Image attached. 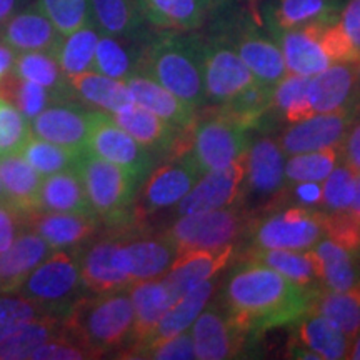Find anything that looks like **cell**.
I'll return each mask as SVG.
<instances>
[{
  "instance_id": "cell-1",
  "label": "cell",
  "mask_w": 360,
  "mask_h": 360,
  "mask_svg": "<svg viewBox=\"0 0 360 360\" xmlns=\"http://www.w3.org/2000/svg\"><path fill=\"white\" fill-rule=\"evenodd\" d=\"M321 287H304L267 265L240 260L220 290L219 300L252 335L292 326L312 309Z\"/></svg>"
},
{
  "instance_id": "cell-2",
  "label": "cell",
  "mask_w": 360,
  "mask_h": 360,
  "mask_svg": "<svg viewBox=\"0 0 360 360\" xmlns=\"http://www.w3.org/2000/svg\"><path fill=\"white\" fill-rule=\"evenodd\" d=\"M135 74L155 80L195 110L205 107L202 35L162 30L139 53Z\"/></svg>"
},
{
  "instance_id": "cell-3",
  "label": "cell",
  "mask_w": 360,
  "mask_h": 360,
  "mask_svg": "<svg viewBox=\"0 0 360 360\" xmlns=\"http://www.w3.org/2000/svg\"><path fill=\"white\" fill-rule=\"evenodd\" d=\"M64 334L94 357L120 354L132 344L134 307L129 289L112 294L82 295L67 310Z\"/></svg>"
},
{
  "instance_id": "cell-4",
  "label": "cell",
  "mask_w": 360,
  "mask_h": 360,
  "mask_svg": "<svg viewBox=\"0 0 360 360\" xmlns=\"http://www.w3.org/2000/svg\"><path fill=\"white\" fill-rule=\"evenodd\" d=\"M89 202L97 217L109 225H122L132 215L135 195L142 180L130 170L84 150L75 164Z\"/></svg>"
},
{
  "instance_id": "cell-5",
  "label": "cell",
  "mask_w": 360,
  "mask_h": 360,
  "mask_svg": "<svg viewBox=\"0 0 360 360\" xmlns=\"http://www.w3.org/2000/svg\"><path fill=\"white\" fill-rule=\"evenodd\" d=\"M80 247L57 249L35 267L17 294L65 317L67 310L85 294L80 277Z\"/></svg>"
},
{
  "instance_id": "cell-6",
  "label": "cell",
  "mask_w": 360,
  "mask_h": 360,
  "mask_svg": "<svg viewBox=\"0 0 360 360\" xmlns=\"http://www.w3.org/2000/svg\"><path fill=\"white\" fill-rule=\"evenodd\" d=\"M323 215L321 209L295 205L270 212L262 219H250L244 232L249 249H314L326 237Z\"/></svg>"
},
{
  "instance_id": "cell-7",
  "label": "cell",
  "mask_w": 360,
  "mask_h": 360,
  "mask_svg": "<svg viewBox=\"0 0 360 360\" xmlns=\"http://www.w3.org/2000/svg\"><path fill=\"white\" fill-rule=\"evenodd\" d=\"M202 64L205 105L210 109H224L259 82L217 27L202 37Z\"/></svg>"
},
{
  "instance_id": "cell-8",
  "label": "cell",
  "mask_w": 360,
  "mask_h": 360,
  "mask_svg": "<svg viewBox=\"0 0 360 360\" xmlns=\"http://www.w3.org/2000/svg\"><path fill=\"white\" fill-rule=\"evenodd\" d=\"M250 217L242 207L205 210L188 215H180L169 231L162 233L177 252L220 249L236 245V240L244 236Z\"/></svg>"
},
{
  "instance_id": "cell-9",
  "label": "cell",
  "mask_w": 360,
  "mask_h": 360,
  "mask_svg": "<svg viewBox=\"0 0 360 360\" xmlns=\"http://www.w3.org/2000/svg\"><path fill=\"white\" fill-rule=\"evenodd\" d=\"M217 29L227 37L247 69L260 84L274 87L278 80L285 77L287 67L277 42L250 15L238 13L232 15V19L229 17L225 22L217 24Z\"/></svg>"
},
{
  "instance_id": "cell-10",
  "label": "cell",
  "mask_w": 360,
  "mask_h": 360,
  "mask_svg": "<svg viewBox=\"0 0 360 360\" xmlns=\"http://www.w3.org/2000/svg\"><path fill=\"white\" fill-rule=\"evenodd\" d=\"M188 330L192 335L195 359L199 360L245 357L259 339L245 330L219 299L217 302L210 300L205 305Z\"/></svg>"
},
{
  "instance_id": "cell-11",
  "label": "cell",
  "mask_w": 360,
  "mask_h": 360,
  "mask_svg": "<svg viewBox=\"0 0 360 360\" xmlns=\"http://www.w3.org/2000/svg\"><path fill=\"white\" fill-rule=\"evenodd\" d=\"M200 170L191 152H179L150 170L134 200L132 219L143 220L179 204L200 177Z\"/></svg>"
},
{
  "instance_id": "cell-12",
  "label": "cell",
  "mask_w": 360,
  "mask_h": 360,
  "mask_svg": "<svg viewBox=\"0 0 360 360\" xmlns=\"http://www.w3.org/2000/svg\"><path fill=\"white\" fill-rule=\"evenodd\" d=\"M247 132L249 129L212 110L202 120L197 119L188 152L200 174L224 169L244 157L250 147Z\"/></svg>"
},
{
  "instance_id": "cell-13",
  "label": "cell",
  "mask_w": 360,
  "mask_h": 360,
  "mask_svg": "<svg viewBox=\"0 0 360 360\" xmlns=\"http://www.w3.org/2000/svg\"><path fill=\"white\" fill-rule=\"evenodd\" d=\"M85 150L130 170L142 182L155 164L154 152L139 143L112 119L110 114L102 110H90V130Z\"/></svg>"
},
{
  "instance_id": "cell-14",
  "label": "cell",
  "mask_w": 360,
  "mask_h": 360,
  "mask_svg": "<svg viewBox=\"0 0 360 360\" xmlns=\"http://www.w3.org/2000/svg\"><path fill=\"white\" fill-rule=\"evenodd\" d=\"M245 159L247 154L227 167L202 174L187 195L175 205L179 217L236 205L245 191Z\"/></svg>"
},
{
  "instance_id": "cell-15",
  "label": "cell",
  "mask_w": 360,
  "mask_h": 360,
  "mask_svg": "<svg viewBox=\"0 0 360 360\" xmlns=\"http://www.w3.org/2000/svg\"><path fill=\"white\" fill-rule=\"evenodd\" d=\"M80 277L87 294H112L132 285L122 238H103L80 252Z\"/></svg>"
},
{
  "instance_id": "cell-16",
  "label": "cell",
  "mask_w": 360,
  "mask_h": 360,
  "mask_svg": "<svg viewBox=\"0 0 360 360\" xmlns=\"http://www.w3.org/2000/svg\"><path fill=\"white\" fill-rule=\"evenodd\" d=\"M360 115V110L314 114L300 122L290 124L283 130L278 146L285 155L322 150L327 147H340L350 125Z\"/></svg>"
},
{
  "instance_id": "cell-17",
  "label": "cell",
  "mask_w": 360,
  "mask_h": 360,
  "mask_svg": "<svg viewBox=\"0 0 360 360\" xmlns=\"http://www.w3.org/2000/svg\"><path fill=\"white\" fill-rule=\"evenodd\" d=\"M217 287L219 281L217 276H215L209 278V281H205L204 283H200V285H197L195 289L187 292L184 297H180L179 300H175L172 304V307L162 315L159 323H157L152 334L146 340L125 349L124 352H120L119 357L139 359L147 349L154 347V345L170 339V337L188 330L192 327V323L195 322V319L199 317V314L205 309V305L212 300Z\"/></svg>"
},
{
  "instance_id": "cell-18",
  "label": "cell",
  "mask_w": 360,
  "mask_h": 360,
  "mask_svg": "<svg viewBox=\"0 0 360 360\" xmlns=\"http://www.w3.org/2000/svg\"><path fill=\"white\" fill-rule=\"evenodd\" d=\"M233 255H236L233 244L220 249L180 252L172 267L160 277V281L175 302L197 285L222 272L231 264Z\"/></svg>"
},
{
  "instance_id": "cell-19",
  "label": "cell",
  "mask_w": 360,
  "mask_h": 360,
  "mask_svg": "<svg viewBox=\"0 0 360 360\" xmlns=\"http://www.w3.org/2000/svg\"><path fill=\"white\" fill-rule=\"evenodd\" d=\"M112 119L129 132L139 143L150 148L154 154L162 152H186L191 147L192 130H180L169 124L167 120L160 119L159 115L152 114L150 110L132 103L127 109L110 114Z\"/></svg>"
},
{
  "instance_id": "cell-20",
  "label": "cell",
  "mask_w": 360,
  "mask_h": 360,
  "mask_svg": "<svg viewBox=\"0 0 360 360\" xmlns=\"http://www.w3.org/2000/svg\"><path fill=\"white\" fill-rule=\"evenodd\" d=\"M314 114L360 110V84L355 62H337L310 77Z\"/></svg>"
},
{
  "instance_id": "cell-21",
  "label": "cell",
  "mask_w": 360,
  "mask_h": 360,
  "mask_svg": "<svg viewBox=\"0 0 360 360\" xmlns=\"http://www.w3.org/2000/svg\"><path fill=\"white\" fill-rule=\"evenodd\" d=\"M322 25H307L302 29L269 30L270 37L281 49L287 72L312 77L334 64L322 42Z\"/></svg>"
},
{
  "instance_id": "cell-22",
  "label": "cell",
  "mask_w": 360,
  "mask_h": 360,
  "mask_svg": "<svg viewBox=\"0 0 360 360\" xmlns=\"http://www.w3.org/2000/svg\"><path fill=\"white\" fill-rule=\"evenodd\" d=\"M245 188L257 199H274L287 188L285 154L270 137L252 142L247 150Z\"/></svg>"
},
{
  "instance_id": "cell-23",
  "label": "cell",
  "mask_w": 360,
  "mask_h": 360,
  "mask_svg": "<svg viewBox=\"0 0 360 360\" xmlns=\"http://www.w3.org/2000/svg\"><path fill=\"white\" fill-rule=\"evenodd\" d=\"M347 0H269L262 7L265 30L335 24Z\"/></svg>"
},
{
  "instance_id": "cell-24",
  "label": "cell",
  "mask_w": 360,
  "mask_h": 360,
  "mask_svg": "<svg viewBox=\"0 0 360 360\" xmlns=\"http://www.w3.org/2000/svg\"><path fill=\"white\" fill-rule=\"evenodd\" d=\"M32 120V134L35 137L75 152H84L87 148L90 110L67 103L44 109Z\"/></svg>"
},
{
  "instance_id": "cell-25",
  "label": "cell",
  "mask_w": 360,
  "mask_h": 360,
  "mask_svg": "<svg viewBox=\"0 0 360 360\" xmlns=\"http://www.w3.org/2000/svg\"><path fill=\"white\" fill-rule=\"evenodd\" d=\"M98 222L101 219L96 215L42 212V210H37L25 217L27 227L37 232L53 250L82 247L89 238L96 236Z\"/></svg>"
},
{
  "instance_id": "cell-26",
  "label": "cell",
  "mask_w": 360,
  "mask_h": 360,
  "mask_svg": "<svg viewBox=\"0 0 360 360\" xmlns=\"http://www.w3.org/2000/svg\"><path fill=\"white\" fill-rule=\"evenodd\" d=\"M53 249L37 232L22 231L0 254V294H17L29 274Z\"/></svg>"
},
{
  "instance_id": "cell-27",
  "label": "cell",
  "mask_w": 360,
  "mask_h": 360,
  "mask_svg": "<svg viewBox=\"0 0 360 360\" xmlns=\"http://www.w3.org/2000/svg\"><path fill=\"white\" fill-rule=\"evenodd\" d=\"M125 84L132 94L134 103L150 110L152 114L159 115L160 119L167 120L169 124L180 130L188 132L193 129L197 122V110L157 84L155 80L148 79L146 75L134 74L125 80Z\"/></svg>"
},
{
  "instance_id": "cell-28",
  "label": "cell",
  "mask_w": 360,
  "mask_h": 360,
  "mask_svg": "<svg viewBox=\"0 0 360 360\" xmlns=\"http://www.w3.org/2000/svg\"><path fill=\"white\" fill-rule=\"evenodd\" d=\"M315 267L321 287L332 292H345L360 283V254L349 250L328 237L314 245Z\"/></svg>"
},
{
  "instance_id": "cell-29",
  "label": "cell",
  "mask_w": 360,
  "mask_h": 360,
  "mask_svg": "<svg viewBox=\"0 0 360 360\" xmlns=\"http://www.w3.org/2000/svg\"><path fill=\"white\" fill-rule=\"evenodd\" d=\"M143 20L159 30L192 32L214 8L212 0H137Z\"/></svg>"
},
{
  "instance_id": "cell-30",
  "label": "cell",
  "mask_w": 360,
  "mask_h": 360,
  "mask_svg": "<svg viewBox=\"0 0 360 360\" xmlns=\"http://www.w3.org/2000/svg\"><path fill=\"white\" fill-rule=\"evenodd\" d=\"M6 42L12 49L24 52H45L56 57L64 35L53 27L39 7L30 8L8 20Z\"/></svg>"
},
{
  "instance_id": "cell-31",
  "label": "cell",
  "mask_w": 360,
  "mask_h": 360,
  "mask_svg": "<svg viewBox=\"0 0 360 360\" xmlns=\"http://www.w3.org/2000/svg\"><path fill=\"white\" fill-rule=\"evenodd\" d=\"M39 210L96 215L90 205L84 182L75 167L42 179L39 192Z\"/></svg>"
},
{
  "instance_id": "cell-32",
  "label": "cell",
  "mask_w": 360,
  "mask_h": 360,
  "mask_svg": "<svg viewBox=\"0 0 360 360\" xmlns=\"http://www.w3.org/2000/svg\"><path fill=\"white\" fill-rule=\"evenodd\" d=\"M129 295L134 307V337L132 344L129 345L132 347L152 334L162 315L172 307L174 300L160 278L132 283L129 287Z\"/></svg>"
},
{
  "instance_id": "cell-33",
  "label": "cell",
  "mask_w": 360,
  "mask_h": 360,
  "mask_svg": "<svg viewBox=\"0 0 360 360\" xmlns=\"http://www.w3.org/2000/svg\"><path fill=\"white\" fill-rule=\"evenodd\" d=\"M124 254L132 282L160 278L172 267L179 252L164 236L124 240Z\"/></svg>"
},
{
  "instance_id": "cell-34",
  "label": "cell",
  "mask_w": 360,
  "mask_h": 360,
  "mask_svg": "<svg viewBox=\"0 0 360 360\" xmlns=\"http://www.w3.org/2000/svg\"><path fill=\"white\" fill-rule=\"evenodd\" d=\"M290 327L292 337L317 354L321 360L347 359L349 337L321 314L309 310Z\"/></svg>"
},
{
  "instance_id": "cell-35",
  "label": "cell",
  "mask_w": 360,
  "mask_h": 360,
  "mask_svg": "<svg viewBox=\"0 0 360 360\" xmlns=\"http://www.w3.org/2000/svg\"><path fill=\"white\" fill-rule=\"evenodd\" d=\"M67 82H69L72 92L77 94L84 102L98 107L107 114H115L134 103L132 94H130L125 80L110 79L96 70L70 75L67 77Z\"/></svg>"
},
{
  "instance_id": "cell-36",
  "label": "cell",
  "mask_w": 360,
  "mask_h": 360,
  "mask_svg": "<svg viewBox=\"0 0 360 360\" xmlns=\"http://www.w3.org/2000/svg\"><path fill=\"white\" fill-rule=\"evenodd\" d=\"M42 175L27 164L20 154L0 159V182L6 191L8 204L29 215L39 210V192Z\"/></svg>"
},
{
  "instance_id": "cell-37",
  "label": "cell",
  "mask_w": 360,
  "mask_h": 360,
  "mask_svg": "<svg viewBox=\"0 0 360 360\" xmlns=\"http://www.w3.org/2000/svg\"><path fill=\"white\" fill-rule=\"evenodd\" d=\"M90 13L98 30L115 39H139L147 24L137 0H90Z\"/></svg>"
},
{
  "instance_id": "cell-38",
  "label": "cell",
  "mask_w": 360,
  "mask_h": 360,
  "mask_svg": "<svg viewBox=\"0 0 360 360\" xmlns=\"http://www.w3.org/2000/svg\"><path fill=\"white\" fill-rule=\"evenodd\" d=\"M64 319L57 315H44L25 322L0 342V360H25L45 342L64 334Z\"/></svg>"
},
{
  "instance_id": "cell-39",
  "label": "cell",
  "mask_w": 360,
  "mask_h": 360,
  "mask_svg": "<svg viewBox=\"0 0 360 360\" xmlns=\"http://www.w3.org/2000/svg\"><path fill=\"white\" fill-rule=\"evenodd\" d=\"M244 259L260 262L283 277L290 278L304 287H321L317 278V267L312 249L285 250V249H247Z\"/></svg>"
},
{
  "instance_id": "cell-40",
  "label": "cell",
  "mask_w": 360,
  "mask_h": 360,
  "mask_svg": "<svg viewBox=\"0 0 360 360\" xmlns=\"http://www.w3.org/2000/svg\"><path fill=\"white\" fill-rule=\"evenodd\" d=\"M310 310L330 321L350 340L360 328V283L345 292H332L321 287Z\"/></svg>"
},
{
  "instance_id": "cell-41",
  "label": "cell",
  "mask_w": 360,
  "mask_h": 360,
  "mask_svg": "<svg viewBox=\"0 0 360 360\" xmlns=\"http://www.w3.org/2000/svg\"><path fill=\"white\" fill-rule=\"evenodd\" d=\"M309 85L310 77L287 72L285 77L278 80L272 89V114L276 112L281 115L287 125L314 115Z\"/></svg>"
},
{
  "instance_id": "cell-42",
  "label": "cell",
  "mask_w": 360,
  "mask_h": 360,
  "mask_svg": "<svg viewBox=\"0 0 360 360\" xmlns=\"http://www.w3.org/2000/svg\"><path fill=\"white\" fill-rule=\"evenodd\" d=\"M53 98L42 85L19 77L12 69L0 75V101L11 103L25 119H34Z\"/></svg>"
},
{
  "instance_id": "cell-43",
  "label": "cell",
  "mask_w": 360,
  "mask_h": 360,
  "mask_svg": "<svg viewBox=\"0 0 360 360\" xmlns=\"http://www.w3.org/2000/svg\"><path fill=\"white\" fill-rule=\"evenodd\" d=\"M13 72L30 82L42 85L51 90L53 97L62 96L70 90L65 74L58 65L57 58L45 52H27L22 53L13 62Z\"/></svg>"
},
{
  "instance_id": "cell-44",
  "label": "cell",
  "mask_w": 360,
  "mask_h": 360,
  "mask_svg": "<svg viewBox=\"0 0 360 360\" xmlns=\"http://www.w3.org/2000/svg\"><path fill=\"white\" fill-rule=\"evenodd\" d=\"M342 159L340 147H327L322 150L304 152L285 159L287 187L297 182H323Z\"/></svg>"
},
{
  "instance_id": "cell-45",
  "label": "cell",
  "mask_w": 360,
  "mask_h": 360,
  "mask_svg": "<svg viewBox=\"0 0 360 360\" xmlns=\"http://www.w3.org/2000/svg\"><path fill=\"white\" fill-rule=\"evenodd\" d=\"M98 37L101 35L94 29L92 24L84 25L82 29L64 37L56 58L65 77L92 70Z\"/></svg>"
},
{
  "instance_id": "cell-46",
  "label": "cell",
  "mask_w": 360,
  "mask_h": 360,
  "mask_svg": "<svg viewBox=\"0 0 360 360\" xmlns=\"http://www.w3.org/2000/svg\"><path fill=\"white\" fill-rule=\"evenodd\" d=\"M80 154L82 152H75L57 146V143L47 142L44 139L35 137L34 134L27 141L24 150L20 152L27 164L42 177H49L52 174L75 167Z\"/></svg>"
},
{
  "instance_id": "cell-47",
  "label": "cell",
  "mask_w": 360,
  "mask_h": 360,
  "mask_svg": "<svg viewBox=\"0 0 360 360\" xmlns=\"http://www.w3.org/2000/svg\"><path fill=\"white\" fill-rule=\"evenodd\" d=\"M135 69H137V58L134 60L132 53L119 42V39L110 35L98 37L92 70L110 79L127 80L130 75L135 74Z\"/></svg>"
},
{
  "instance_id": "cell-48",
  "label": "cell",
  "mask_w": 360,
  "mask_h": 360,
  "mask_svg": "<svg viewBox=\"0 0 360 360\" xmlns=\"http://www.w3.org/2000/svg\"><path fill=\"white\" fill-rule=\"evenodd\" d=\"M37 7L64 37L89 25L92 17L90 0H39Z\"/></svg>"
},
{
  "instance_id": "cell-49",
  "label": "cell",
  "mask_w": 360,
  "mask_h": 360,
  "mask_svg": "<svg viewBox=\"0 0 360 360\" xmlns=\"http://www.w3.org/2000/svg\"><path fill=\"white\" fill-rule=\"evenodd\" d=\"M355 193V172L347 164H339L322 182L323 212L349 210Z\"/></svg>"
},
{
  "instance_id": "cell-50",
  "label": "cell",
  "mask_w": 360,
  "mask_h": 360,
  "mask_svg": "<svg viewBox=\"0 0 360 360\" xmlns=\"http://www.w3.org/2000/svg\"><path fill=\"white\" fill-rule=\"evenodd\" d=\"M32 129L27 119L11 103L0 101V159L24 150Z\"/></svg>"
},
{
  "instance_id": "cell-51",
  "label": "cell",
  "mask_w": 360,
  "mask_h": 360,
  "mask_svg": "<svg viewBox=\"0 0 360 360\" xmlns=\"http://www.w3.org/2000/svg\"><path fill=\"white\" fill-rule=\"evenodd\" d=\"M323 232L326 237L345 249L360 254V222L347 210L344 212H323Z\"/></svg>"
},
{
  "instance_id": "cell-52",
  "label": "cell",
  "mask_w": 360,
  "mask_h": 360,
  "mask_svg": "<svg viewBox=\"0 0 360 360\" xmlns=\"http://www.w3.org/2000/svg\"><path fill=\"white\" fill-rule=\"evenodd\" d=\"M96 359L87 349L79 345L65 334L45 342L30 355V360H87Z\"/></svg>"
},
{
  "instance_id": "cell-53",
  "label": "cell",
  "mask_w": 360,
  "mask_h": 360,
  "mask_svg": "<svg viewBox=\"0 0 360 360\" xmlns=\"http://www.w3.org/2000/svg\"><path fill=\"white\" fill-rule=\"evenodd\" d=\"M139 359H154V360H191L195 359L193 342L191 330L182 332L170 339L160 342L154 347L147 349Z\"/></svg>"
},
{
  "instance_id": "cell-54",
  "label": "cell",
  "mask_w": 360,
  "mask_h": 360,
  "mask_svg": "<svg viewBox=\"0 0 360 360\" xmlns=\"http://www.w3.org/2000/svg\"><path fill=\"white\" fill-rule=\"evenodd\" d=\"M25 217L8 202H0V254L13 244L25 225Z\"/></svg>"
},
{
  "instance_id": "cell-55",
  "label": "cell",
  "mask_w": 360,
  "mask_h": 360,
  "mask_svg": "<svg viewBox=\"0 0 360 360\" xmlns=\"http://www.w3.org/2000/svg\"><path fill=\"white\" fill-rule=\"evenodd\" d=\"M339 25L352 45L354 52L360 58V0H347L345 2L340 13Z\"/></svg>"
},
{
  "instance_id": "cell-56",
  "label": "cell",
  "mask_w": 360,
  "mask_h": 360,
  "mask_svg": "<svg viewBox=\"0 0 360 360\" xmlns=\"http://www.w3.org/2000/svg\"><path fill=\"white\" fill-rule=\"evenodd\" d=\"M342 159L355 174H360V115L350 125L342 142Z\"/></svg>"
},
{
  "instance_id": "cell-57",
  "label": "cell",
  "mask_w": 360,
  "mask_h": 360,
  "mask_svg": "<svg viewBox=\"0 0 360 360\" xmlns=\"http://www.w3.org/2000/svg\"><path fill=\"white\" fill-rule=\"evenodd\" d=\"M290 188L295 205L307 207V209L322 207V182H297Z\"/></svg>"
},
{
  "instance_id": "cell-58",
  "label": "cell",
  "mask_w": 360,
  "mask_h": 360,
  "mask_svg": "<svg viewBox=\"0 0 360 360\" xmlns=\"http://www.w3.org/2000/svg\"><path fill=\"white\" fill-rule=\"evenodd\" d=\"M13 62H15V53H13L11 45L0 44V75L11 70Z\"/></svg>"
},
{
  "instance_id": "cell-59",
  "label": "cell",
  "mask_w": 360,
  "mask_h": 360,
  "mask_svg": "<svg viewBox=\"0 0 360 360\" xmlns=\"http://www.w3.org/2000/svg\"><path fill=\"white\" fill-rule=\"evenodd\" d=\"M347 212L360 222V174H355V193Z\"/></svg>"
},
{
  "instance_id": "cell-60",
  "label": "cell",
  "mask_w": 360,
  "mask_h": 360,
  "mask_svg": "<svg viewBox=\"0 0 360 360\" xmlns=\"http://www.w3.org/2000/svg\"><path fill=\"white\" fill-rule=\"evenodd\" d=\"M17 0H0V25L11 19L12 12L15 11Z\"/></svg>"
},
{
  "instance_id": "cell-61",
  "label": "cell",
  "mask_w": 360,
  "mask_h": 360,
  "mask_svg": "<svg viewBox=\"0 0 360 360\" xmlns=\"http://www.w3.org/2000/svg\"><path fill=\"white\" fill-rule=\"evenodd\" d=\"M347 359L360 360V328H359L357 334L352 337V345H349Z\"/></svg>"
},
{
  "instance_id": "cell-62",
  "label": "cell",
  "mask_w": 360,
  "mask_h": 360,
  "mask_svg": "<svg viewBox=\"0 0 360 360\" xmlns=\"http://www.w3.org/2000/svg\"><path fill=\"white\" fill-rule=\"evenodd\" d=\"M0 202H8L7 200V195H6V191H4L2 182H0Z\"/></svg>"
},
{
  "instance_id": "cell-63",
  "label": "cell",
  "mask_w": 360,
  "mask_h": 360,
  "mask_svg": "<svg viewBox=\"0 0 360 360\" xmlns=\"http://www.w3.org/2000/svg\"><path fill=\"white\" fill-rule=\"evenodd\" d=\"M229 2H233V0H212V6H222V4H229Z\"/></svg>"
},
{
  "instance_id": "cell-64",
  "label": "cell",
  "mask_w": 360,
  "mask_h": 360,
  "mask_svg": "<svg viewBox=\"0 0 360 360\" xmlns=\"http://www.w3.org/2000/svg\"><path fill=\"white\" fill-rule=\"evenodd\" d=\"M355 70H357V77H359V84H360V58L355 62Z\"/></svg>"
}]
</instances>
